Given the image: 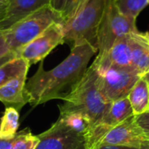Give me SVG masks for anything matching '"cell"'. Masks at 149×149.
<instances>
[{
  "label": "cell",
  "instance_id": "obj_1",
  "mask_svg": "<svg viewBox=\"0 0 149 149\" xmlns=\"http://www.w3.org/2000/svg\"><path fill=\"white\" fill-rule=\"evenodd\" d=\"M98 49L82 43L72 46L70 54L60 64L46 71L43 61L35 74L25 83L24 94L32 107L52 100H64L85 74L91 58Z\"/></svg>",
  "mask_w": 149,
  "mask_h": 149
},
{
  "label": "cell",
  "instance_id": "obj_2",
  "mask_svg": "<svg viewBox=\"0 0 149 149\" xmlns=\"http://www.w3.org/2000/svg\"><path fill=\"white\" fill-rule=\"evenodd\" d=\"M59 106V113L81 112L92 120L93 127L101 120L110 103L101 93L98 86V72L92 64L80 80Z\"/></svg>",
  "mask_w": 149,
  "mask_h": 149
},
{
  "label": "cell",
  "instance_id": "obj_3",
  "mask_svg": "<svg viewBox=\"0 0 149 149\" xmlns=\"http://www.w3.org/2000/svg\"><path fill=\"white\" fill-rule=\"evenodd\" d=\"M107 0H85L63 24L64 41L72 46L89 43L97 48V34ZM98 49V48H97Z\"/></svg>",
  "mask_w": 149,
  "mask_h": 149
},
{
  "label": "cell",
  "instance_id": "obj_4",
  "mask_svg": "<svg viewBox=\"0 0 149 149\" xmlns=\"http://www.w3.org/2000/svg\"><path fill=\"white\" fill-rule=\"evenodd\" d=\"M53 23L64 24L62 15L50 5H47L23 17L8 29L2 31L4 33L10 52L15 53L18 49L40 35Z\"/></svg>",
  "mask_w": 149,
  "mask_h": 149
},
{
  "label": "cell",
  "instance_id": "obj_5",
  "mask_svg": "<svg viewBox=\"0 0 149 149\" xmlns=\"http://www.w3.org/2000/svg\"><path fill=\"white\" fill-rule=\"evenodd\" d=\"M140 31L136 19L123 14L113 0H107L97 34V58L106 56L113 44L120 38Z\"/></svg>",
  "mask_w": 149,
  "mask_h": 149
},
{
  "label": "cell",
  "instance_id": "obj_6",
  "mask_svg": "<svg viewBox=\"0 0 149 149\" xmlns=\"http://www.w3.org/2000/svg\"><path fill=\"white\" fill-rule=\"evenodd\" d=\"M93 65L98 72L99 88L109 103L127 97L136 81L142 77L132 67L98 65L93 62Z\"/></svg>",
  "mask_w": 149,
  "mask_h": 149
},
{
  "label": "cell",
  "instance_id": "obj_7",
  "mask_svg": "<svg viewBox=\"0 0 149 149\" xmlns=\"http://www.w3.org/2000/svg\"><path fill=\"white\" fill-rule=\"evenodd\" d=\"M62 44H65L63 23H53L40 35L15 52V55L31 66L43 61L53 49Z\"/></svg>",
  "mask_w": 149,
  "mask_h": 149
},
{
  "label": "cell",
  "instance_id": "obj_8",
  "mask_svg": "<svg viewBox=\"0 0 149 149\" xmlns=\"http://www.w3.org/2000/svg\"><path fill=\"white\" fill-rule=\"evenodd\" d=\"M38 137L36 149H90L86 137L70 129L60 119Z\"/></svg>",
  "mask_w": 149,
  "mask_h": 149
},
{
  "label": "cell",
  "instance_id": "obj_9",
  "mask_svg": "<svg viewBox=\"0 0 149 149\" xmlns=\"http://www.w3.org/2000/svg\"><path fill=\"white\" fill-rule=\"evenodd\" d=\"M100 145H118L144 148H149V138L140 127L136 122L135 115L133 114L107 132L96 147Z\"/></svg>",
  "mask_w": 149,
  "mask_h": 149
},
{
  "label": "cell",
  "instance_id": "obj_10",
  "mask_svg": "<svg viewBox=\"0 0 149 149\" xmlns=\"http://www.w3.org/2000/svg\"><path fill=\"white\" fill-rule=\"evenodd\" d=\"M133 109L127 97L113 101L101 120L93 127L88 144L89 148L94 149L104 134L128 117L132 116Z\"/></svg>",
  "mask_w": 149,
  "mask_h": 149
},
{
  "label": "cell",
  "instance_id": "obj_11",
  "mask_svg": "<svg viewBox=\"0 0 149 149\" xmlns=\"http://www.w3.org/2000/svg\"><path fill=\"white\" fill-rule=\"evenodd\" d=\"M51 0H7V10L0 22V30H6L27 15L50 5Z\"/></svg>",
  "mask_w": 149,
  "mask_h": 149
},
{
  "label": "cell",
  "instance_id": "obj_12",
  "mask_svg": "<svg viewBox=\"0 0 149 149\" xmlns=\"http://www.w3.org/2000/svg\"><path fill=\"white\" fill-rule=\"evenodd\" d=\"M131 65L141 76L149 71V33H132L130 36Z\"/></svg>",
  "mask_w": 149,
  "mask_h": 149
},
{
  "label": "cell",
  "instance_id": "obj_13",
  "mask_svg": "<svg viewBox=\"0 0 149 149\" xmlns=\"http://www.w3.org/2000/svg\"><path fill=\"white\" fill-rule=\"evenodd\" d=\"M131 34L120 38L113 44V45L111 47L110 51L106 56L102 58L96 57L93 63H95L98 65H113L120 67H127V68L132 67L131 45H130Z\"/></svg>",
  "mask_w": 149,
  "mask_h": 149
},
{
  "label": "cell",
  "instance_id": "obj_14",
  "mask_svg": "<svg viewBox=\"0 0 149 149\" xmlns=\"http://www.w3.org/2000/svg\"><path fill=\"white\" fill-rule=\"evenodd\" d=\"M26 76L27 74L18 76L0 87V101L6 107H14L17 110H20L28 103L24 94Z\"/></svg>",
  "mask_w": 149,
  "mask_h": 149
},
{
  "label": "cell",
  "instance_id": "obj_15",
  "mask_svg": "<svg viewBox=\"0 0 149 149\" xmlns=\"http://www.w3.org/2000/svg\"><path fill=\"white\" fill-rule=\"evenodd\" d=\"M134 115H140L149 109V85L147 79L141 77L132 87L127 96Z\"/></svg>",
  "mask_w": 149,
  "mask_h": 149
},
{
  "label": "cell",
  "instance_id": "obj_16",
  "mask_svg": "<svg viewBox=\"0 0 149 149\" xmlns=\"http://www.w3.org/2000/svg\"><path fill=\"white\" fill-rule=\"evenodd\" d=\"M58 119H60L63 123L70 129L85 136L87 140V142L89 141L93 128V124L88 116L81 112L72 111L60 113Z\"/></svg>",
  "mask_w": 149,
  "mask_h": 149
},
{
  "label": "cell",
  "instance_id": "obj_17",
  "mask_svg": "<svg viewBox=\"0 0 149 149\" xmlns=\"http://www.w3.org/2000/svg\"><path fill=\"white\" fill-rule=\"evenodd\" d=\"M29 68L25 60L17 57L0 65V87L18 76L27 74Z\"/></svg>",
  "mask_w": 149,
  "mask_h": 149
},
{
  "label": "cell",
  "instance_id": "obj_18",
  "mask_svg": "<svg viewBox=\"0 0 149 149\" xmlns=\"http://www.w3.org/2000/svg\"><path fill=\"white\" fill-rule=\"evenodd\" d=\"M19 113L14 107H6L0 122V139L10 140L17 133Z\"/></svg>",
  "mask_w": 149,
  "mask_h": 149
},
{
  "label": "cell",
  "instance_id": "obj_19",
  "mask_svg": "<svg viewBox=\"0 0 149 149\" xmlns=\"http://www.w3.org/2000/svg\"><path fill=\"white\" fill-rule=\"evenodd\" d=\"M117 8L125 15L137 19V17L148 4V0H113Z\"/></svg>",
  "mask_w": 149,
  "mask_h": 149
},
{
  "label": "cell",
  "instance_id": "obj_20",
  "mask_svg": "<svg viewBox=\"0 0 149 149\" xmlns=\"http://www.w3.org/2000/svg\"><path fill=\"white\" fill-rule=\"evenodd\" d=\"M38 142V135L32 134L29 128H25L15 134L11 149H36Z\"/></svg>",
  "mask_w": 149,
  "mask_h": 149
},
{
  "label": "cell",
  "instance_id": "obj_21",
  "mask_svg": "<svg viewBox=\"0 0 149 149\" xmlns=\"http://www.w3.org/2000/svg\"><path fill=\"white\" fill-rule=\"evenodd\" d=\"M84 1L85 0H67L62 12V17L64 23L73 16V14L76 12V10L79 9V7L81 5V3Z\"/></svg>",
  "mask_w": 149,
  "mask_h": 149
},
{
  "label": "cell",
  "instance_id": "obj_22",
  "mask_svg": "<svg viewBox=\"0 0 149 149\" xmlns=\"http://www.w3.org/2000/svg\"><path fill=\"white\" fill-rule=\"evenodd\" d=\"M136 122L140 127L143 130L145 134L149 138V109L144 113L140 115H135Z\"/></svg>",
  "mask_w": 149,
  "mask_h": 149
},
{
  "label": "cell",
  "instance_id": "obj_23",
  "mask_svg": "<svg viewBox=\"0 0 149 149\" xmlns=\"http://www.w3.org/2000/svg\"><path fill=\"white\" fill-rule=\"evenodd\" d=\"M10 52H10L8 44L6 42V38L4 37V33L2 30H0V58Z\"/></svg>",
  "mask_w": 149,
  "mask_h": 149
},
{
  "label": "cell",
  "instance_id": "obj_24",
  "mask_svg": "<svg viewBox=\"0 0 149 149\" xmlns=\"http://www.w3.org/2000/svg\"><path fill=\"white\" fill-rule=\"evenodd\" d=\"M66 2H67V0H51L50 6L52 9H54L55 10L60 12L62 15V12H63V10L65 6Z\"/></svg>",
  "mask_w": 149,
  "mask_h": 149
},
{
  "label": "cell",
  "instance_id": "obj_25",
  "mask_svg": "<svg viewBox=\"0 0 149 149\" xmlns=\"http://www.w3.org/2000/svg\"><path fill=\"white\" fill-rule=\"evenodd\" d=\"M94 149H149V148H138L127 147V146H118V145H100V146L96 147Z\"/></svg>",
  "mask_w": 149,
  "mask_h": 149
},
{
  "label": "cell",
  "instance_id": "obj_26",
  "mask_svg": "<svg viewBox=\"0 0 149 149\" xmlns=\"http://www.w3.org/2000/svg\"><path fill=\"white\" fill-rule=\"evenodd\" d=\"M7 10V0H0V22L4 18Z\"/></svg>",
  "mask_w": 149,
  "mask_h": 149
},
{
  "label": "cell",
  "instance_id": "obj_27",
  "mask_svg": "<svg viewBox=\"0 0 149 149\" xmlns=\"http://www.w3.org/2000/svg\"><path fill=\"white\" fill-rule=\"evenodd\" d=\"M12 139H10V140L0 139V149H11V148H12Z\"/></svg>",
  "mask_w": 149,
  "mask_h": 149
},
{
  "label": "cell",
  "instance_id": "obj_28",
  "mask_svg": "<svg viewBox=\"0 0 149 149\" xmlns=\"http://www.w3.org/2000/svg\"><path fill=\"white\" fill-rule=\"evenodd\" d=\"M16 58V55H15V53H14V52H10V53H9V54L5 55L4 57H3V58H0V65H2L5 64L6 62L10 61V59H12V58Z\"/></svg>",
  "mask_w": 149,
  "mask_h": 149
},
{
  "label": "cell",
  "instance_id": "obj_29",
  "mask_svg": "<svg viewBox=\"0 0 149 149\" xmlns=\"http://www.w3.org/2000/svg\"><path fill=\"white\" fill-rule=\"evenodd\" d=\"M146 79H147V81H148V85H149V71L143 76Z\"/></svg>",
  "mask_w": 149,
  "mask_h": 149
},
{
  "label": "cell",
  "instance_id": "obj_30",
  "mask_svg": "<svg viewBox=\"0 0 149 149\" xmlns=\"http://www.w3.org/2000/svg\"><path fill=\"white\" fill-rule=\"evenodd\" d=\"M148 4H149V0H148Z\"/></svg>",
  "mask_w": 149,
  "mask_h": 149
}]
</instances>
